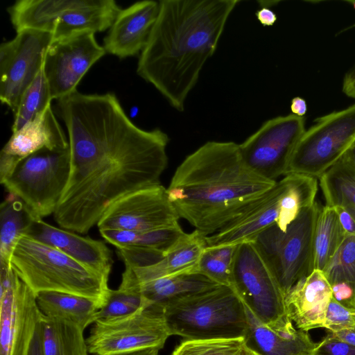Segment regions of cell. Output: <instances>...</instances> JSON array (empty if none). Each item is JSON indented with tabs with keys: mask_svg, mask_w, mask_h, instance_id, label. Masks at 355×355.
Segmentation results:
<instances>
[{
	"mask_svg": "<svg viewBox=\"0 0 355 355\" xmlns=\"http://www.w3.org/2000/svg\"><path fill=\"white\" fill-rule=\"evenodd\" d=\"M247 345L258 355H313L318 343L308 331L295 329L290 318L275 325L259 321L245 306Z\"/></svg>",
	"mask_w": 355,
	"mask_h": 355,
	"instance_id": "21",
	"label": "cell"
},
{
	"mask_svg": "<svg viewBox=\"0 0 355 355\" xmlns=\"http://www.w3.org/2000/svg\"><path fill=\"white\" fill-rule=\"evenodd\" d=\"M137 74L179 112L214 55L238 0H162Z\"/></svg>",
	"mask_w": 355,
	"mask_h": 355,
	"instance_id": "2",
	"label": "cell"
},
{
	"mask_svg": "<svg viewBox=\"0 0 355 355\" xmlns=\"http://www.w3.org/2000/svg\"><path fill=\"white\" fill-rule=\"evenodd\" d=\"M206 247L205 237L198 231L184 232L157 263L145 267L130 268L139 283L180 273L196 272Z\"/></svg>",
	"mask_w": 355,
	"mask_h": 355,
	"instance_id": "23",
	"label": "cell"
},
{
	"mask_svg": "<svg viewBox=\"0 0 355 355\" xmlns=\"http://www.w3.org/2000/svg\"><path fill=\"white\" fill-rule=\"evenodd\" d=\"M336 209L340 223L345 235H355V220L343 207H333Z\"/></svg>",
	"mask_w": 355,
	"mask_h": 355,
	"instance_id": "41",
	"label": "cell"
},
{
	"mask_svg": "<svg viewBox=\"0 0 355 355\" xmlns=\"http://www.w3.org/2000/svg\"><path fill=\"white\" fill-rule=\"evenodd\" d=\"M232 276L233 290L262 323L275 325L289 318L280 284L268 261L254 241L237 245Z\"/></svg>",
	"mask_w": 355,
	"mask_h": 355,
	"instance_id": "8",
	"label": "cell"
},
{
	"mask_svg": "<svg viewBox=\"0 0 355 355\" xmlns=\"http://www.w3.org/2000/svg\"><path fill=\"white\" fill-rule=\"evenodd\" d=\"M43 313L12 266L0 263V355H28Z\"/></svg>",
	"mask_w": 355,
	"mask_h": 355,
	"instance_id": "11",
	"label": "cell"
},
{
	"mask_svg": "<svg viewBox=\"0 0 355 355\" xmlns=\"http://www.w3.org/2000/svg\"><path fill=\"white\" fill-rule=\"evenodd\" d=\"M56 101L71 166L53 218L62 229L86 234L119 198L161 184L169 137L159 128L135 125L113 93L76 90Z\"/></svg>",
	"mask_w": 355,
	"mask_h": 355,
	"instance_id": "1",
	"label": "cell"
},
{
	"mask_svg": "<svg viewBox=\"0 0 355 355\" xmlns=\"http://www.w3.org/2000/svg\"><path fill=\"white\" fill-rule=\"evenodd\" d=\"M303 116L293 114L265 121L239 144L246 164L261 177L272 180L285 175L291 156L306 131Z\"/></svg>",
	"mask_w": 355,
	"mask_h": 355,
	"instance_id": "12",
	"label": "cell"
},
{
	"mask_svg": "<svg viewBox=\"0 0 355 355\" xmlns=\"http://www.w3.org/2000/svg\"><path fill=\"white\" fill-rule=\"evenodd\" d=\"M180 217L162 184L129 193L113 202L97 223L99 231H149L180 225Z\"/></svg>",
	"mask_w": 355,
	"mask_h": 355,
	"instance_id": "14",
	"label": "cell"
},
{
	"mask_svg": "<svg viewBox=\"0 0 355 355\" xmlns=\"http://www.w3.org/2000/svg\"><path fill=\"white\" fill-rule=\"evenodd\" d=\"M276 182L246 164L239 144L210 141L181 162L166 192L180 218L207 237L239 216Z\"/></svg>",
	"mask_w": 355,
	"mask_h": 355,
	"instance_id": "3",
	"label": "cell"
},
{
	"mask_svg": "<svg viewBox=\"0 0 355 355\" xmlns=\"http://www.w3.org/2000/svg\"><path fill=\"white\" fill-rule=\"evenodd\" d=\"M345 236L334 207L320 206L313 238V270H324Z\"/></svg>",
	"mask_w": 355,
	"mask_h": 355,
	"instance_id": "31",
	"label": "cell"
},
{
	"mask_svg": "<svg viewBox=\"0 0 355 355\" xmlns=\"http://www.w3.org/2000/svg\"><path fill=\"white\" fill-rule=\"evenodd\" d=\"M172 355H258L246 344L244 338L186 340Z\"/></svg>",
	"mask_w": 355,
	"mask_h": 355,
	"instance_id": "34",
	"label": "cell"
},
{
	"mask_svg": "<svg viewBox=\"0 0 355 355\" xmlns=\"http://www.w3.org/2000/svg\"><path fill=\"white\" fill-rule=\"evenodd\" d=\"M144 306L148 305L141 293L139 284L132 270L125 266L119 288L110 290L105 304L98 311V320L130 315Z\"/></svg>",
	"mask_w": 355,
	"mask_h": 355,
	"instance_id": "32",
	"label": "cell"
},
{
	"mask_svg": "<svg viewBox=\"0 0 355 355\" xmlns=\"http://www.w3.org/2000/svg\"><path fill=\"white\" fill-rule=\"evenodd\" d=\"M10 263L35 294L56 291L80 295L94 300L101 309L110 290L107 279L58 249L26 235L19 239Z\"/></svg>",
	"mask_w": 355,
	"mask_h": 355,
	"instance_id": "4",
	"label": "cell"
},
{
	"mask_svg": "<svg viewBox=\"0 0 355 355\" xmlns=\"http://www.w3.org/2000/svg\"><path fill=\"white\" fill-rule=\"evenodd\" d=\"M331 333L337 338L355 346V330L344 329Z\"/></svg>",
	"mask_w": 355,
	"mask_h": 355,
	"instance_id": "46",
	"label": "cell"
},
{
	"mask_svg": "<svg viewBox=\"0 0 355 355\" xmlns=\"http://www.w3.org/2000/svg\"><path fill=\"white\" fill-rule=\"evenodd\" d=\"M43 355H89L84 329L71 322L43 315Z\"/></svg>",
	"mask_w": 355,
	"mask_h": 355,
	"instance_id": "30",
	"label": "cell"
},
{
	"mask_svg": "<svg viewBox=\"0 0 355 355\" xmlns=\"http://www.w3.org/2000/svg\"><path fill=\"white\" fill-rule=\"evenodd\" d=\"M159 349L150 348L131 352L121 353L112 355H159Z\"/></svg>",
	"mask_w": 355,
	"mask_h": 355,
	"instance_id": "47",
	"label": "cell"
},
{
	"mask_svg": "<svg viewBox=\"0 0 355 355\" xmlns=\"http://www.w3.org/2000/svg\"><path fill=\"white\" fill-rule=\"evenodd\" d=\"M69 148V140L56 119L51 104L32 121L12 132L0 153L2 184L25 158L42 150Z\"/></svg>",
	"mask_w": 355,
	"mask_h": 355,
	"instance_id": "16",
	"label": "cell"
},
{
	"mask_svg": "<svg viewBox=\"0 0 355 355\" xmlns=\"http://www.w3.org/2000/svg\"><path fill=\"white\" fill-rule=\"evenodd\" d=\"M343 90L347 96L355 98V67L346 73Z\"/></svg>",
	"mask_w": 355,
	"mask_h": 355,
	"instance_id": "44",
	"label": "cell"
},
{
	"mask_svg": "<svg viewBox=\"0 0 355 355\" xmlns=\"http://www.w3.org/2000/svg\"><path fill=\"white\" fill-rule=\"evenodd\" d=\"M121 10L114 0H89L87 5L66 12L56 21L53 41L80 33L95 34L109 29Z\"/></svg>",
	"mask_w": 355,
	"mask_h": 355,
	"instance_id": "24",
	"label": "cell"
},
{
	"mask_svg": "<svg viewBox=\"0 0 355 355\" xmlns=\"http://www.w3.org/2000/svg\"><path fill=\"white\" fill-rule=\"evenodd\" d=\"M355 330V329H354Z\"/></svg>",
	"mask_w": 355,
	"mask_h": 355,
	"instance_id": "49",
	"label": "cell"
},
{
	"mask_svg": "<svg viewBox=\"0 0 355 355\" xmlns=\"http://www.w3.org/2000/svg\"><path fill=\"white\" fill-rule=\"evenodd\" d=\"M159 10V2L145 0L122 9L104 38L106 53L121 59L135 56L145 47Z\"/></svg>",
	"mask_w": 355,
	"mask_h": 355,
	"instance_id": "19",
	"label": "cell"
},
{
	"mask_svg": "<svg viewBox=\"0 0 355 355\" xmlns=\"http://www.w3.org/2000/svg\"><path fill=\"white\" fill-rule=\"evenodd\" d=\"M333 297L343 306L348 307L354 295V289L346 283H337L331 286Z\"/></svg>",
	"mask_w": 355,
	"mask_h": 355,
	"instance_id": "40",
	"label": "cell"
},
{
	"mask_svg": "<svg viewBox=\"0 0 355 355\" xmlns=\"http://www.w3.org/2000/svg\"><path fill=\"white\" fill-rule=\"evenodd\" d=\"M313 355H355V346L337 338L330 332L318 343Z\"/></svg>",
	"mask_w": 355,
	"mask_h": 355,
	"instance_id": "38",
	"label": "cell"
},
{
	"mask_svg": "<svg viewBox=\"0 0 355 355\" xmlns=\"http://www.w3.org/2000/svg\"><path fill=\"white\" fill-rule=\"evenodd\" d=\"M354 143L355 104L316 119L297 144L285 175L300 174L319 178Z\"/></svg>",
	"mask_w": 355,
	"mask_h": 355,
	"instance_id": "9",
	"label": "cell"
},
{
	"mask_svg": "<svg viewBox=\"0 0 355 355\" xmlns=\"http://www.w3.org/2000/svg\"><path fill=\"white\" fill-rule=\"evenodd\" d=\"M71 166L70 148L42 149L23 159L2 184L20 198L35 218L53 214L67 185Z\"/></svg>",
	"mask_w": 355,
	"mask_h": 355,
	"instance_id": "6",
	"label": "cell"
},
{
	"mask_svg": "<svg viewBox=\"0 0 355 355\" xmlns=\"http://www.w3.org/2000/svg\"><path fill=\"white\" fill-rule=\"evenodd\" d=\"M86 339L94 355H112L163 348L171 336L162 311L152 306L111 319L97 320Z\"/></svg>",
	"mask_w": 355,
	"mask_h": 355,
	"instance_id": "10",
	"label": "cell"
},
{
	"mask_svg": "<svg viewBox=\"0 0 355 355\" xmlns=\"http://www.w3.org/2000/svg\"><path fill=\"white\" fill-rule=\"evenodd\" d=\"M139 284L147 305L161 311L164 304L172 300L219 285L204 275L195 272L180 273Z\"/></svg>",
	"mask_w": 355,
	"mask_h": 355,
	"instance_id": "26",
	"label": "cell"
},
{
	"mask_svg": "<svg viewBox=\"0 0 355 355\" xmlns=\"http://www.w3.org/2000/svg\"><path fill=\"white\" fill-rule=\"evenodd\" d=\"M331 286L346 283L355 294V235H345L323 270Z\"/></svg>",
	"mask_w": 355,
	"mask_h": 355,
	"instance_id": "35",
	"label": "cell"
},
{
	"mask_svg": "<svg viewBox=\"0 0 355 355\" xmlns=\"http://www.w3.org/2000/svg\"><path fill=\"white\" fill-rule=\"evenodd\" d=\"M89 1L19 0L8 8V12L16 32L31 29L52 33L56 21L66 12L84 6Z\"/></svg>",
	"mask_w": 355,
	"mask_h": 355,
	"instance_id": "25",
	"label": "cell"
},
{
	"mask_svg": "<svg viewBox=\"0 0 355 355\" xmlns=\"http://www.w3.org/2000/svg\"><path fill=\"white\" fill-rule=\"evenodd\" d=\"M333 297L331 286L322 270H313L298 281L285 296L286 313L299 329L324 328Z\"/></svg>",
	"mask_w": 355,
	"mask_h": 355,
	"instance_id": "22",
	"label": "cell"
},
{
	"mask_svg": "<svg viewBox=\"0 0 355 355\" xmlns=\"http://www.w3.org/2000/svg\"><path fill=\"white\" fill-rule=\"evenodd\" d=\"M114 245L125 266L139 268L159 261L184 233L180 225L149 231H99Z\"/></svg>",
	"mask_w": 355,
	"mask_h": 355,
	"instance_id": "20",
	"label": "cell"
},
{
	"mask_svg": "<svg viewBox=\"0 0 355 355\" xmlns=\"http://www.w3.org/2000/svg\"><path fill=\"white\" fill-rule=\"evenodd\" d=\"M52 97L43 67L24 92L14 114L11 127L14 132L32 121L51 104Z\"/></svg>",
	"mask_w": 355,
	"mask_h": 355,
	"instance_id": "33",
	"label": "cell"
},
{
	"mask_svg": "<svg viewBox=\"0 0 355 355\" xmlns=\"http://www.w3.org/2000/svg\"><path fill=\"white\" fill-rule=\"evenodd\" d=\"M320 205L315 202L303 209L282 231L273 225L253 241L261 250L286 296L313 269V238Z\"/></svg>",
	"mask_w": 355,
	"mask_h": 355,
	"instance_id": "7",
	"label": "cell"
},
{
	"mask_svg": "<svg viewBox=\"0 0 355 355\" xmlns=\"http://www.w3.org/2000/svg\"><path fill=\"white\" fill-rule=\"evenodd\" d=\"M36 219L20 198L8 193L0 205V263L11 266L15 245Z\"/></svg>",
	"mask_w": 355,
	"mask_h": 355,
	"instance_id": "28",
	"label": "cell"
},
{
	"mask_svg": "<svg viewBox=\"0 0 355 355\" xmlns=\"http://www.w3.org/2000/svg\"><path fill=\"white\" fill-rule=\"evenodd\" d=\"M324 328L330 332L355 329V310L347 308L334 297L329 304Z\"/></svg>",
	"mask_w": 355,
	"mask_h": 355,
	"instance_id": "37",
	"label": "cell"
},
{
	"mask_svg": "<svg viewBox=\"0 0 355 355\" xmlns=\"http://www.w3.org/2000/svg\"><path fill=\"white\" fill-rule=\"evenodd\" d=\"M24 235L55 248L109 279L113 265L112 250L101 241L80 236L36 219Z\"/></svg>",
	"mask_w": 355,
	"mask_h": 355,
	"instance_id": "18",
	"label": "cell"
},
{
	"mask_svg": "<svg viewBox=\"0 0 355 355\" xmlns=\"http://www.w3.org/2000/svg\"><path fill=\"white\" fill-rule=\"evenodd\" d=\"M53 33L25 29L0 47V100L13 114L26 89L43 67Z\"/></svg>",
	"mask_w": 355,
	"mask_h": 355,
	"instance_id": "13",
	"label": "cell"
},
{
	"mask_svg": "<svg viewBox=\"0 0 355 355\" xmlns=\"http://www.w3.org/2000/svg\"><path fill=\"white\" fill-rule=\"evenodd\" d=\"M106 51L94 33L83 32L53 41L44 57L43 70L52 99H60L77 90L85 73Z\"/></svg>",
	"mask_w": 355,
	"mask_h": 355,
	"instance_id": "15",
	"label": "cell"
},
{
	"mask_svg": "<svg viewBox=\"0 0 355 355\" xmlns=\"http://www.w3.org/2000/svg\"><path fill=\"white\" fill-rule=\"evenodd\" d=\"M255 15L259 22L263 26H271L277 19L275 12L266 6H262L257 10Z\"/></svg>",
	"mask_w": 355,
	"mask_h": 355,
	"instance_id": "42",
	"label": "cell"
},
{
	"mask_svg": "<svg viewBox=\"0 0 355 355\" xmlns=\"http://www.w3.org/2000/svg\"><path fill=\"white\" fill-rule=\"evenodd\" d=\"M347 157L352 162L355 166V143L350 148V149L345 154Z\"/></svg>",
	"mask_w": 355,
	"mask_h": 355,
	"instance_id": "48",
	"label": "cell"
},
{
	"mask_svg": "<svg viewBox=\"0 0 355 355\" xmlns=\"http://www.w3.org/2000/svg\"><path fill=\"white\" fill-rule=\"evenodd\" d=\"M196 272L204 275L219 285L233 289L232 268L214 257L206 248L200 259Z\"/></svg>",
	"mask_w": 355,
	"mask_h": 355,
	"instance_id": "36",
	"label": "cell"
},
{
	"mask_svg": "<svg viewBox=\"0 0 355 355\" xmlns=\"http://www.w3.org/2000/svg\"><path fill=\"white\" fill-rule=\"evenodd\" d=\"M327 206L344 208L355 220V166L345 155L319 178Z\"/></svg>",
	"mask_w": 355,
	"mask_h": 355,
	"instance_id": "29",
	"label": "cell"
},
{
	"mask_svg": "<svg viewBox=\"0 0 355 355\" xmlns=\"http://www.w3.org/2000/svg\"><path fill=\"white\" fill-rule=\"evenodd\" d=\"M291 110L293 114L303 116L307 110L305 100L300 97L293 98L291 101Z\"/></svg>",
	"mask_w": 355,
	"mask_h": 355,
	"instance_id": "45",
	"label": "cell"
},
{
	"mask_svg": "<svg viewBox=\"0 0 355 355\" xmlns=\"http://www.w3.org/2000/svg\"><path fill=\"white\" fill-rule=\"evenodd\" d=\"M162 311L171 336L186 340L243 338L247 330L245 305L225 286L172 300Z\"/></svg>",
	"mask_w": 355,
	"mask_h": 355,
	"instance_id": "5",
	"label": "cell"
},
{
	"mask_svg": "<svg viewBox=\"0 0 355 355\" xmlns=\"http://www.w3.org/2000/svg\"><path fill=\"white\" fill-rule=\"evenodd\" d=\"M36 297L40 309L47 317L71 322L84 330L98 320L100 306L92 299L56 291L39 292Z\"/></svg>",
	"mask_w": 355,
	"mask_h": 355,
	"instance_id": "27",
	"label": "cell"
},
{
	"mask_svg": "<svg viewBox=\"0 0 355 355\" xmlns=\"http://www.w3.org/2000/svg\"><path fill=\"white\" fill-rule=\"evenodd\" d=\"M28 355H43L42 334L40 322L35 331L34 336L30 344Z\"/></svg>",
	"mask_w": 355,
	"mask_h": 355,
	"instance_id": "43",
	"label": "cell"
},
{
	"mask_svg": "<svg viewBox=\"0 0 355 355\" xmlns=\"http://www.w3.org/2000/svg\"><path fill=\"white\" fill-rule=\"evenodd\" d=\"M288 184L287 175L217 232L205 237L207 247L236 245L253 241L263 230L279 224L282 199Z\"/></svg>",
	"mask_w": 355,
	"mask_h": 355,
	"instance_id": "17",
	"label": "cell"
},
{
	"mask_svg": "<svg viewBox=\"0 0 355 355\" xmlns=\"http://www.w3.org/2000/svg\"><path fill=\"white\" fill-rule=\"evenodd\" d=\"M237 245H224L214 248L206 247V249L216 258L232 268L236 253Z\"/></svg>",
	"mask_w": 355,
	"mask_h": 355,
	"instance_id": "39",
	"label": "cell"
}]
</instances>
